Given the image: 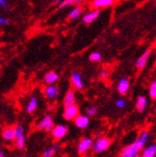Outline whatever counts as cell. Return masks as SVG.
I'll return each instance as SVG.
<instances>
[{
    "label": "cell",
    "instance_id": "obj_1",
    "mask_svg": "<svg viewBox=\"0 0 156 157\" xmlns=\"http://www.w3.org/2000/svg\"><path fill=\"white\" fill-rule=\"evenodd\" d=\"M149 139V133L146 130L141 132V134L134 143H132L127 147H124L120 152V157H136L139 155V152L143 150L146 143Z\"/></svg>",
    "mask_w": 156,
    "mask_h": 157
},
{
    "label": "cell",
    "instance_id": "obj_2",
    "mask_svg": "<svg viewBox=\"0 0 156 157\" xmlns=\"http://www.w3.org/2000/svg\"><path fill=\"white\" fill-rule=\"evenodd\" d=\"M14 128V140H15V146L18 150H22L25 147L26 143V135L24 127L22 124H18Z\"/></svg>",
    "mask_w": 156,
    "mask_h": 157
},
{
    "label": "cell",
    "instance_id": "obj_3",
    "mask_svg": "<svg viewBox=\"0 0 156 157\" xmlns=\"http://www.w3.org/2000/svg\"><path fill=\"white\" fill-rule=\"evenodd\" d=\"M111 145V140L107 137H99L93 142L92 150L96 153H102L109 148Z\"/></svg>",
    "mask_w": 156,
    "mask_h": 157
},
{
    "label": "cell",
    "instance_id": "obj_4",
    "mask_svg": "<svg viewBox=\"0 0 156 157\" xmlns=\"http://www.w3.org/2000/svg\"><path fill=\"white\" fill-rule=\"evenodd\" d=\"M55 127L54 124V120L51 115H45L43 116L42 119L37 123L36 124V128L40 130H43V131H47V132H51V130L53 129V128Z\"/></svg>",
    "mask_w": 156,
    "mask_h": 157
},
{
    "label": "cell",
    "instance_id": "obj_5",
    "mask_svg": "<svg viewBox=\"0 0 156 157\" xmlns=\"http://www.w3.org/2000/svg\"><path fill=\"white\" fill-rule=\"evenodd\" d=\"M67 133H68V128L65 124H57L51 130L52 137L56 141L63 139L67 135Z\"/></svg>",
    "mask_w": 156,
    "mask_h": 157
},
{
    "label": "cell",
    "instance_id": "obj_6",
    "mask_svg": "<svg viewBox=\"0 0 156 157\" xmlns=\"http://www.w3.org/2000/svg\"><path fill=\"white\" fill-rule=\"evenodd\" d=\"M93 142H94V141H93L92 138L83 137L79 142V144H78V152L80 154H84L87 151H89L92 148Z\"/></svg>",
    "mask_w": 156,
    "mask_h": 157
},
{
    "label": "cell",
    "instance_id": "obj_7",
    "mask_svg": "<svg viewBox=\"0 0 156 157\" xmlns=\"http://www.w3.org/2000/svg\"><path fill=\"white\" fill-rule=\"evenodd\" d=\"M80 113V108L77 105H73L65 107L64 112H63V118L67 121H73L75 118L79 115Z\"/></svg>",
    "mask_w": 156,
    "mask_h": 157
},
{
    "label": "cell",
    "instance_id": "obj_8",
    "mask_svg": "<svg viewBox=\"0 0 156 157\" xmlns=\"http://www.w3.org/2000/svg\"><path fill=\"white\" fill-rule=\"evenodd\" d=\"M73 121H74V124H75L76 127L80 129H85L90 124V119L87 115L79 114Z\"/></svg>",
    "mask_w": 156,
    "mask_h": 157
},
{
    "label": "cell",
    "instance_id": "obj_9",
    "mask_svg": "<svg viewBox=\"0 0 156 157\" xmlns=\"http://www.w3.org/2000/svg\"><path fill=\"white\" fill-rule=\"evenodd\" d=\"M59 87L55 84H50L47 85L44 88V95L45 97L49 99V100H55L57 99V97L59 96Z\"/></svg>",
    "mask_w": 156,
    "mask_h": 157
},
{
    "label": "cell",
    "instance_id": "obj_10",
    "mask_svg": "<svg viewBox=\"0 0 156 157\" xmlns=\"http://www.w3.org/2000/svg\"><path fill=\"white\" fill-rule=\"evenodd\" d=\"M77 103V99H76V94H75V91L74 89H68L65 93L64 95V98H63V105L64 107H67V106H70V105H76Z\"/></svg>",
    "mask_w": 156,
    "mask_h": 157
},
{
    "label": "cell",
    "instance_id": "obj_11",
    "mask_svg": "<svg viewBox=\"0 0 156 157\" xmlns=\"http://www.w3.org/2000/svg\"><path fill=\"white\" fill-rule=\"evenodd\" d=\"M71 82L74 88L77 90H82L83 88V82L82 78L80 73L78 72H73L71 74Z\"/></svg>",
    "mask_w": 156,
    "mask_h": 157
},
{
    "label": "cell",
    "instance_id": "obj_12",
    "mask_svg": "<svg viewBox=\"0 0 156 157\" xmlns=\"http://www.w3.org/2000/svg\"><path fill=\"white\" fill-rule=\"evenodd\" d=\"M150 54H151V49H147L145 51V53L142 55L141 57H140L137 61H136V63H135V66L138 68V69H143L145 68V66L146 65V62H147V59H149L150 56Z\"/></svg>",
    "mask_w": 156,
    "mask_h": 157
},
{
    "label": "cell",
    "instance_id": "obj_13",
    "mask_svg": "<svg viewBox=\"0 0 156 157\" xmlns=\"http://www.w3.org/2000/svg\"><path fill=\"white\" fill-rule=\"evenodd\" d=\"M99 17H100V10L95 9V10L91 11L90 13H88L84 15V17H82V22L84 23V24L89 25L94 20H96Z\"/></svg>",
    "mask_w": 156,
    "mask_h": 157
},
{
    "label": "cell",
    "instance_id": "obj_14",
    "mask_svg": "<svg viewBox=\"0 0 156 157\" xmlns=\"http://www.w3.org/2000/svg\"><path fill=\"white\" fill-rule=\"evenodd\" d=\"M117 90L121 95H126L129 90V81L127 78H123L120 80L118 85H117Z\"/></svg>",
    "mask_w": 156,
    "mask_h": 157
},
{
    "label": "cell",
    "instance_id": "obj_15",
    "mask_svg": "<svg viewBox=\"0 0 156 157\" xmlns=\"http://www.w3.org/2000/svg\"><path fill=\"white\" fill-rule=\"evenodd\" d=\"M59 78V76L57 72L55 71H49L47 72L45 75H44V78H43V81L44 82L47 84V85H50V84H55Z\"/></svg>",
    "mask_w": 156,
    "mask_h": 157
},
{
    "label": "cell",
    "instance_id": "obj_16",
    "mask_svg": "<svg viewBox=\"0 0 156 157\" xmlns=\"http://www.w3.org/2000/svg\"><path fill=\"white\" fill-rule=\"evenodd\" d=\"M114 3V0H93L92 1V7L94 9H102V8L110 7Z\"/></svg>",
    "mask_w": 156,
    "mask_h": 157
},
{
    "label": "cell",
    "instance_id": "obj_17",
    "mask_svg": "<svg viewBox=\"0 0 156 157\" xmlns=\"http://www.w3.org/2000/svg\"><path fill=\"white\" fill-rule=\"evenodd\" d=\"M2 138L5 141H13L14 140V128L13 127H7L2 130Z\"/></svg>",
    "mask_w": 156,
    "mask_h": 157
},
{
    "label": "cell",
    "instance_id": "obj_18",
    "mask_svg": "<svg viewBox=\"0 0 156 157\" xmlns=\"http://www.w3.org/2000/svg\"><path fill=\"white\" fill-rule=\"evenodd\" d=\"M59 151V145L58 143H54L52 146L47 147L42 152V157H53L55 154H57Z\"/></svg>",
    "mask_w": 156,
    "mask_h": 157
},
{
    "label": "cell",
    "instance_id": "obj_19",
    "mask_svg": "<svg viewBox=\"0 0 156 157\" xmlns=\"http://www.w3.org/2000/svg\"><path fill=\"white\" fill-rule=\"evenodd\" d=\"M146 105H147L146 98L145 96H142V95L139 96L138 99H137V101H136V108H137V110L140 113H143L146 110Z\"/></svg>",
    "mask_w": 156,
    "mask_h": 157
},
{
    "label": "cell",
    "instance_id": "obj_20",
    "mask_svg": "<svg viewBox=\"0 0 156 157\" xmlns=\"http://www.w3.org/2000/svg\"><path fill=\"white\" fill-rule=\"evenodd\" d=\"M37 106H38V100L36 96H33L30 99L29 103L26 106V111L28 113H34L36 110Z\"/></svg>",
    "mask_w": 156,
    "mask_h": 157
},
{
    "label": "cell",
    "instance_id": "obj_21",
    "mask_svg": "<svg viewBox=\"0 0 156 157\" xmlns=\"http://www.w3.org/2000/svg\"><path fill=\"white\" fill-rule=\"evenodd\" d=\"M156 156V145L152 144L144 148L141 157H155Z\"/></svg>",
    "mask_w": 156,
    "mask_h": 157
},
{
    "label": "cell",
    "instance_id": "obj_22",
    "mask_svg": "<svg viewBox=\"0 0 156 157\" xmlns=\"http://www.w3.org/2000/svg\"><path fill=\"white\" fill-rule=\"evenodd\" d=\"M83 0H63L59 5V9H63L68 6H79L82 3Z\"/></svg>",
    "mask_w": 156,
    "mask_h": 157
},
{
    "label": "cell",
    "instance_id": "obj_23",
    "mask_svg": "<svg viewBox=\"0 0 156 157\" xmlns=\"http://www.w3.org/2000/svg\"><path fill=\"white\" fill-rule=\"evenodd\" d=\"M82 13V9L81 7L79 6H77L75 9H73L71 12H70L68 13V18L70 20H74V19H77V18H79L81 15Z\"/></svg>",
    "mask_w": 156,
    "mask_h": 157
},
{
    "label": "cell",
    "instance_id": "obj_24",
    "mask_svg": "<svg viewBox=\"0 0 156 157\" xmlns=\"http://www.w3.org/2000/svg\"><path fill=\"white\" fill-rule=\"evenodd\" d=\"M101 59H102V55H101V53L94 52V53L90 54V56H89V60L90 61L97 62V61H100Z\"/></svg>",
    "mask_w": 156,
    "mask_h": 157
},
{
    "label": "cell",
    "instance_id": "obj_25",
    "mask_svg": "<svg viewBox=\"0 0 156 157\" xmlns=\"http://www.w3.org/2000/svg\"><path fill=\"white\" fill-rule=\"evenodd\" d=\"M150 96L151 99L156 100V80L151 83L150 87Z\"/></svg>",
    "mask_w": 156,
    "mask_h": 157
},
{
    "label": "cell",
    "instance_id": "obj_26",
    "mask_svg": "<svg viewBox=\"0 0 156 157\" xmlns=\"http://www.w3.org/2000/svg\"><path fill=\"white\" fill-rule=\"evenodd\" d=\"M98 112V109L96 106H89L87 109H86V115L88 117H93L95 116Z\"/></svg>",
    "mask_w": 156,
    "mask_h": 157
},
{
    "label": "cell",
    "instance_id": "obj_27",
    "mask_svg": "<svg viewBox=\"0 0 156 157\" xmlns=\"http://www.w3.org/2000/svg\"><path fill=\"white\" fill-rule=\"evenodd\" d=\"M116 106L118 108H124L126 106V101L123 99H119L116 101Z\"/></svg>",
    "mask_w": 156,
    "mask_h": 157
},
{
    "label": "cell",
    "instance_id": "obj_28",
    "mask_svg": "<svg viewBox=\"0 0 156 157\" xmlns=\"http://www.w3.org/2000/svg\"><path fill=\"white\" fill-rule=\"evenodd\" d=\"M7 24H9V20L3 17H0V25H7Z\"/></svg>",
    "mask_w": 156,
    "mask_h": 157
},
{
    "label": "cell",
    "instance_id": "obj_29",
    "mask_svg": "<svg viewBox=\"0 0 156 157\" xmlns=\"http://www.w3.org/2000/svg\"><path fill=\"white\" fill-rule=\"evenodd\" d=\"M0 6H2L4 8V10L8 11V4H7V1L6 0H0Z\"/></svg>",
    "mask_w": 156,
    "mask_h": 157
},
{
    "label": "cell",
    "instance_id": "obj_30",
    "mask_svg": "<svg viewBox=\"0 0 156 157\" xmlns=\"http://www.w3.org/2000/svg\"><path fill=\"white\" fill-rule=\"evenodd\" d=\"M108 72L106 71V70H103V71L102 72H101V78H106L107 77H108Z\"/></svg>",
    "mask_w": 156,
    "mask_h": 157
},
{
    "label": "cell",
    "instance_id": "obj_31",
    "mask_svg": "<svg viewBox=\"0 0 156 157\" xmlns=\"http://www.w3.org/2000/svg\"><path fill=\"white\" fill-rule=\"evenodd\" d=\"M0 157H5V151L0 150Z\"/></svg>",
    "mask_w": 156,
    "mask_h": 157
},
{
    "label": "cell",
    "instance_id": "obj_32",
    "mask_svg": "<svg viewBox=\"0 0 156 157\" xmlns=\"http://www.w3.org/2000/svg\"><path fill=\"white\" fill-rule=\"evenodd\" d=\"M54 2H55V3H59H59L61 2V0H54Z\"/></svg>",
    "mask_w": 156,
    "mask_h": 157
},
{
    "label": "cell",
    "instance_id": "obj_33",
    "mask_svg": "<svg viewBox=\"0 0 156 157\" xmlns=\"http://www.w3.org/2000/svg\"><path fill=\"white\" fill-rule=\"evenodd\" d=\"M22 157H23V156H22Z\"/></svg>",
    "mask_w": 156,
    "mask_h": 157
}]
</instances>
